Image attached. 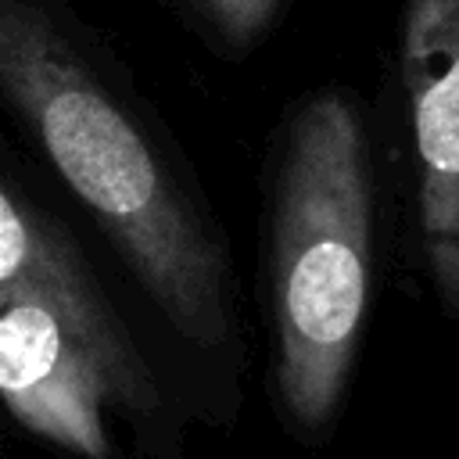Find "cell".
<instances>
[{
    "label": "cell",
    "instance_id": "6da1fadb",
    "mask_svg": "<svg viewBox=\"0 0 459 459\" xmlns=\"http://www.w3.org/2000/svg\"><path fill=\"white\" fill-rule=\"evenodd\" d=\"M0 90L222 405L240 398V308L226 233L143 100L54 0H0Z\"/></svg>",
    "mask_w": 459,
    "mask_h": 459
},
{
    "label": "cell",
    "instance_id": "7a4b0ae2",
    "mask_svg": "<svg viewBox=\"0 0 459 459\" xmlns=\"http://www.w3.org/2000/svg\"><path fill=\"white\" fill-rule=\"evenodd\" d=\"M380 176L355 93L308 90L283 115L265 169L269 384L283 430L319 448L351 394L377 301Z\"/></svg>",
    "mask_w": 459,
    "mask_h": 459
},
{
    "label": "cell",
    "instance_id": "3957f363",
    "mask_svg": "<svg viewBox=\"0 0 459 459\" xmlns=\"http://www.w3.org/2000/svg\"><path fill=\"white\" fill-rule=\"evenodd\" d=\"M0 394L25 434L72 459H122L118 423L143 452L179 455L176 398L79 237L11 165L0 183Z\"/></svg>",
    "mask_w": 459,
    "mask_h": 459
},
{
    "label": "cell",
    "instance_id": "277c9868",
    "mask_svg": "<svg viewBox=\"0 0 459 459\" xmlns=\"http://www.w3.org/2000/svg\"><path fill=\"white\" fill-rule=\"evenodd\" d=\"M398 75L416 258L445 319L459 323V0H402Z\"/></svg>",
    "mask_w": 459,
    "mask_h": 459
},
{
    "label": "cell",
    "instance_id": "5b68a950",
    "mask_svg": "<svg viewBox=\"0 0 459 459\" xmlns=\"http://www.w3.org/2000/svg\"><path fill=\"white\" fill-rule=\"evenodd\" d=\"M197 25L226 54H244L273 29L283 0H186Z\"/></svg>",
    "mask_w": 459,
    "mask_h": 459
}]
</instances>
